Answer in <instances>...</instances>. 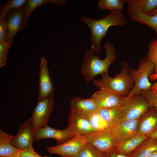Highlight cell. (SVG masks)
Here are the masks:
<instances>
[{
  "instance_id": "40",
  "label": "cell",
  "mask_w": 157,
  "mask_h": 157,
  "mask_svg": "<svg viewBox=\"0 0 157 157\" xmlns=\"http://www.w3.org/2000/svg\"><path fill=\"white\" fill-rule=\"evenodd\" d=\"M41 157H48L46 156H41Z\"/></svg>"
},
{
  "instance_id": "8",
  "label": "cell",
  "mask_w": 157,
  "mask_h": 157,
  "mask_svg": "<svg viewBox=\"0 0 157 157\" xmlns=\"http://www.w3.org/2000/svg\"><path fill=\"white\" fill-rule=\"evenodd\" d=\"M87 144L84 136L77 135L65 142L47 148L50 154H56L61 157H75Z\"/></svg>"
},
{
  "instance_id": "3",
  "label": "cell",
  "mask_w": 157,
  "mask_h": 157,
  "mask_svg": "<svg viewBox=\"0 0 157 157\" xmlns=\"http://www.w3.org/2000/svg\"><path fill=\"white\" fill-rule=\"evenodd\" d=\"M122 69L114 77L108 74L102 75L100 80L93 78L92 81L93 85L99 90H104L116 94L121 97L129 94L134 85V82L129 73L130 65L124 61L121 62Z\"/></svg>"
},
{
  "instance_id": "30",
  "label": "cell",
  "mask_w": 157,
  "mask_h": 157,
  "mask_svg": "<svg viewBox=\"0 0 157 157\" xmlns=\"http://www.w3.org/2000/svg\"><path fill=\"white\" fill-rule=\"evenodd\" d=\"M138 94H140L148 102L150 108L157 109V91L151 90H143Z\"/></svg>"
},
{
  "instance_id": "20",
  "label": "cell",
  "mask_w": 157,
  "mask_h": 157,
  "mask_svg": "<svg viewBox=\"0 0 157 157\" xmlns=\"http://www.w3.org/2000/svg\"><path fill=\"white\" fill-rule=\"evenodd\" d=\"M149 137L147 135H137L117 144V151L120 153L130 155L144 140Z\"/></svg>"
},
{
  "instance_id": "32",
  "label": "cell",
  "mask_w": 157,
  "mask_h": 157,
  "mask_svg": "<svg viewBox=\"0 0 157 157\" xmlns=\"http://www.w3.org/2000/svg\"><path fill=\"white\" fill-rule=\"evenodd\" d=\"M8 27L5 19H0V43L8 40Z\"/></svg>"
},
{
  "instance_id": "19",
  "label": "cell",
  "mask_w": 157,
  "mask_h": 157,
  "mask_svg": "<svg viewBox=\"0 0 157 157\" xmlns=\"http://www.w3.org/2000/svg\"><path fill=\"white\" fill-rule=\"evenodd\" d=\"M14 137L0 129V157H13L18 154L19 149L12 143Z\"/></svg>"
},
{
  "instance_id": "14",
  "label": "cell",
  "mask_w": 157,
  "mask_h": 157,
  "mask_svg": "<svg viewBox=\"0 0 157 157\" xmlns=\"http://www.w3.org/2000/svg\"><path fill=\"white\" fill-rule=\"evenodd\" d=\"M39 75V92L38 101L42 100L53 94L54 88L51 80L47 60L41 58Z\"/></svg>"
},
{
  "instance_id": "23",
  "label": "cell",
  "mask_w": 157,
  "mask_h": 157,
  "mask_svg": "<svg viewBox=\"0 0 157 157\" xmlns=\"http://www.w3.org/2000/svg\"><path fill=\"white\" fill-rule=\"evenodd\" d=\"M157 150V139L149 137L143 141L130 154L131 157H146Z\"/></svg>"
},
{
  "instance_id": "9",
  "label": "cell",
  "mask_w": 157,
  "mask_h": 157,
  "mask_svg": "<svg viewBox=\"0 0 157 157\" xmlns=\"http://www.w3.org/2000/svg\"><path fill=\"white\" fill-rule=\"evenodd\" d=\"M139 122V119L122 120L111 128L116 145L138 135Z\"/></svg>"
},
{
  "instance_id": "1",
  "label": "cell",
  "mask_w": 157,
  "mask_h": 157,
  "mask_svg": "<svg viewBox=\"0 0 157 157\" xmlns=\"http://www.w3.org/2000/svg\"><path fill=\"white\" fill-rule=\"evenodd\" d=\"M80 19L91 30L90 49L94 53H100L101 40L106 36L109 27L112 26H124L126 24V19L122 10H110L108 15L100 19L82 17Z\"/></svg>"
},
{
  "instance_id": "7",
  "label": "cell",
  "mask_w": 157,
  "mask_h": 157,
  "mask_svg": "<svg viewBox=\"0 0 157 157\" xmlns=\"http://www.w3.org/2000/svg\"><path fill=\"white\" fill-rule=\"evenodd\" d=\"M53 94L38 101L31 118L34 133L39 129L48 125L47 122L54 107Z\"/></svg>"
},
{
  "instance_id": "22",
  "label": "cell",
  "mask_w": 157,
  "mask_h": 157,
  "mask_svg": "<svg viewBox=\"0 0 157 157\" xmlns=\"http://www.w3.org/2000/svg\"><path fill=\"white\" fill-rule=\"evenodd\" d=\"M66 0H27L24 7V22L27 25L28 19L31 13L37 8L48 3L59 6L66 3Z\"/></svg>"
},
{
  "instance_id": "12",
  "label": "cell",
  "mask_w": 157,
  "mask_h": 157,
  "mask_svg": "<svg viewBox=\"0 0 157 157\" xmlns=\"http://www.w3.org/2000/svg\"><path fill=\"white\" fill-rule=\"evenodd\" d=\"M75 136L68 126L65 129L59 130L47 125L39 129L34 133L33 140L53 138L56 140L58 145L65 142Z\"/></svg>"
},
{
  "instance_id": "26",
  "label": "cell",
  "mask_w": 157,
  "mask_h": 157,
  "mask_svg": "<svg viewBox=\"0 0 157 157\" xmlns=\"http://www.w3.org/2000/svg\"><path fill=\"white\" fill-rule=\"evenodd\" d=\"M27 0H10L6 2L3 5H0V19L5 18L7 13L13 8L24 6Z\"/></svg>"
},
{
  "instance_id": "11",
  "label": "cell",
  "mask_w": 157,
  "mask_h": 157,
  "mask_svg": "<svg viewBox=\"0 0 157 157\" xmlns=\"http://www.w3.org/2000/svg\"><path fill=\"white\" fill-rule=\"evenodd\" d=\"M24 5L13 8L5 16L8 27V42L13 41L16 34L27 26L24 22Z\"/></svg>"
},
{
  "instance_id": "6",
  "label": "cell",
  "mask_w": 157,
  "mask_h": 157,
  "mask_svg": "<svg viewBox=\"0 0 157 157\" xmlns=\"http://www.w3.org/2000/svg\"><path fill=\"white\" fill-rule=\"evenodd\" d=\"M86 142L102 154L117 151L111 128L84 136Z\"/></svg>"
},
{
  "instance_id": "29",
  "label": "cell",
  "mask_w": 157,
  "mask_h": 157,
  "mask_svg": "<svg viewBox=\"0 0 157 157\" xmlns=\"http://www.w3.org/2000/svg\"><path fill=\"white\" fill-rule=\"evenodd\" d=\"M75 157H102V155L93 147L87 143Z\"/></svg>"
},
{
  "instance_id": "17",
  "label": "cell",
  "mask_w": 157,
  "mask_h": 157,
  "mask_svg": "<svg viewBox=\"0 0 157 157\" xmlns=\"http://www.w3.org/2000/svg\"><path fill=\"white\" fill-rule=\"evenodd\" d=\"M157 129V109L150 108L139 119L138 135H149Z\"/></svg>"
},
{
  "instance_id": "28",
  "label": "cell",
  "mask_w": 157,
  "mask_h": 157,
  "mask_svg": "<svg viewBox=\"0 0 157 157\" xmlns=\"http://www.w3.org/2000/svg\"><path fill=\"white\" fill-rule=\"evenodd\" d=\"M142 12L150 15L157 8V0H138Z\"/></svg>"
},
{
  "instance_id": "15",
  "label": "cell",
  "mask_w": 157,
  "mask_h": 157,
  "mask_svg": "<svg viewBox=\"0 0 157 157\" xmlns=\"http://www.w3.org/2000/svg\"><path fill=\"white\" fill-rule=\"evenodd\" d=\"M68 122V126L75 136H84L96 132L86 117L73 110H70Z\"/></svg>"
},
{
  "instance_id": "33",
  "label": "cell",
  "mask_w": 157,
  "mask_h": 157,
  "mask_svg": "<svg viewBox=\"0 0 157 157\" xmlns=\"http://www.w3.org/2000/svg\"><path fill=\"white\" fill-rule=\"evenodd\" d=\"M18 154L20 157H41V156L35 152L33 148L28 149H19Z\"/></svg>"
},
{
  "instance_id": "5",
  "label": "cell",
  "mask_w": 157,
  "mask_h": 157,
  "mask_svg": "<svg viewBox=\"0 0 157 157\" xmlns=\"http://www.w3.org/2000/svg\"><path fill=\"white\" fill-rule=\"evenodd\" d=\"M120 106L122 111V120L139 119L150 108L147 101L140 94L122 97Z\"/></svg>"
},
{
  "instance_id": "13",
  "label": "cell",
  "mask_w": 157,
  "mask_h": 157,
  "mask_svg": "<svg viewBox=\"0 0 157 157\" xmlns=\"http://www.w3.org/2000/svg\"><path fill=\"white\" fill-rule=\"evenodd\" d=\"M34 135L30 117L19 126L17 133L13 140L12 144L20 150L32 149Z\"/></svg>"
},
{
  "instance_id": "25",
  "label": "cell",
  "mask_w": 157,
  "mask_h": 157,
  "mask_svg": "<svg viewBox=\"0 0 157 157\" xmlns=\"http://www.w3.org/2000/svg\"><path fill=\"white\" fill-rule=\"evenodd\" d=\"M125 3L126 0H99L97 5L99 9L103 10H122Z\"/></svg>"
},
{
  "instance_id": "35",
  "label": "cell",
  "mask_w": 157,
  "mask_h": 157,
  "mask_svg": "<svg viewBox=\"0 0 157 157\" xmlns=\"http://www.w3.org/2000/svg\"><path fill=\"white\" fill-rule=\"evenodd\" d=\"M149 79L151 80L157 79V74H153L149 77ZM151 90L154 91H157V81L152 85Z\"/></svg>"
},
{
  "instance_id": "2",
  "label": "cell",
  "mask_w": 157,
  "mask_h": 157,
  "mask_svg": "<svg viewBox=\"0 0 157 157\" xmlns=\"http://www.w3.org/2000/svg\"><path fill=\"white\" fill-rule=\"evenodd\" d=\"M104 47L106 56L103 60H101L98 55L88 49L83 55L80 72L87 83L92 81L97 75L108 74L109 67L117 59L116 50L113 44L108 42L104 44Z\"/></svg>"
},
{
  "instance_id": "16",
  "label": "cell",
  "mask_w": 157,
  "mask_h": 157,
  "mask_svg": "<svg viewBox=\"0 0 157 157\" xmlns=\"http://www.w3.org/2000/svg\"><path fill=\"white\" fill-rule=\"evenodd\" d=\"M122 97L104 90L95 92L90 98L98 109L120 106Z\"/></svg>"
},
{
  "instance_id": "4",
  "label": "cell",
  "mask_w": 157,
  "mask_h": 157,
  "mask_svg": "<svg viewBox=\"0 0 157 157\" xmlns=\"http://www.w3.org/2000/svg\"><path fill=\"white\" fill-rule=\"evenodd\" d=\"M154 70L153 63L145 56L139 60L137 69H129V74L134 84L126 97H130L138 94L142 91L151 90L152 85L149 81V77Z\"/></svg>"
},
{
  "instance_id": "10",
  "label": "cell",
  "mask_w": 157,
  "mask_h": 157,
  "mask_svg": "<svg viewBox=\"0 0 157 157\" xmlns=\"http://www.w3.org/2000/svg\"><path fill=\"white\" fill-rule=\"evenodd\" d=\"M126 1L128 4L127 11L130 19L154 29L157 39V13L150 15L143 13L138 0H126Z\"/></svg>"
},
{
  "instance_id": "38",
  "label": "cell",
  "mask_w": 157,
  "mask_h": 157,
  "mask_svg": "<svg viewBox=\"0 0 157 157\" xmlns=\"http://www.w3.org/2000/svg\"><path fill=\"white\" fill-rule=\"evenodd\" d=\"M156 13H157V8H156L152 13H151L150 15H153Z\"/></svg>"
},
{
  "instance_id": "34",
  "label": "cell",
  "mask_w": 157,
  "mask_h": 157,
  "mask_svg": "<svg viewBox=\"0 0 157 157\" xmlns=\"http://www.w3.org/2000/svg\"><path fill=\"white\" fill-rule=\"evenodd\" d=\"M102 157H131L130 155H126L115 151L109 154H102Z\"/></svg>"
},
{
  "instance_id": "24",
  "label": "cell",
  "mask_w": 157,
  "mask_h": 157,
  "mask_svg": "<svg viewBox=\"0 0 157 157\" xmlns=\"http://www.w3.org/2000/svg\"><path fill=\"white\" fill-rule=\"evenodd\" d=\"M97 111L82 115L87 118L91 126L96 131H100L111 128L99 115Z\"/></svg>"
},
{
  "instance_id": "39",
  "label": "cell",
  "mask_w": 157,
  "mask_h": 157,
  "mask_svg": "<svg viewBox=\"0 0 157 157\" xmlns=\"http://www.w3.org/2000/svg\"><path fill=\"white\" fill-rule=\"evenodd\" d=\"M13 157H20L19 155H18V154L17 155L15 156H14Z\"/></svg>"
},
{
  "instance_id": "36",
  "label": "cell",
  "mask_w": 157,
  "mask_h": 157,
  "mask_svg": "<svg viewBox=\"0 0 157 157\" xmlns=\"http://www.w3.org/2000/svg\"><path fill=\"white\" fill-rule=\"evenodd\" d=\"M146 157H157V150L149 154Z\"/></svg>"
},
{
  "instance_id": "21",
  "label": "cell",
  "mask_w": 157,
  "mask_h": 157,
  "mask_svg": "<svg viewBox=\"0 0 157 157\" xmlns=\"http://www.w3.org/2000/svg\"><path fill=\"white\" fill-rule=\"evenodd\" d=\"M97 112L110 127L122 120V111L120 106L98 109Z\"/></svg>"
},
{
  "instance_id": "37",
  "label": "cell",
  "mask_w": 157,
  "mask_h": 157,
  "mask_svg": "<svg viewBox=\"0 0 157 157\" xmlns=\"http://www.w3.org/2000/svg\"><path fill=\"white\" fill-rule=\"evenodd\" d=\"M149 137L154 138L157 139V129L149 135Z\"/></svg>"
},
{
  "instance_id": "27",
  "label": "cell",
  "mask_w": 157,
  "mask_h": 157,
  "mask_svg": "<svg viewBox=\"0 0 157 157\" xmlns=\"http://www.w3.org/2000/svg\"><path fill=\"white\" fill-rule=\"evenodd\" d=\"M147 58L154 64L155 70L153 74H157V39H153L148 46Z\"/></svg>"
},
{
  "instance_id": "18",
  "label": "cell",
  "mask_w": 157,
  "mask_h": 157,
  "mask_svg": "<svg viewBox=\"0 0 157 157\" xmlns=\"http://www.w3.org/2000/svg\"><path fill=\"white\" fill-rule=\"evenodd\" d=\"M70 110L84 115L97 111L98 109L90 97L85 99L80 97H73L70 102Z\"/></svg>"
},
{
  "instance_id": "31",
  "label": "cell",
  "mask_w": 157,
  "mask_h": 157,
  "mask_svg": "<svg viewBox=\"0 0 157 157\" xmlns=\"http://www.w3.org/2000/svg\"><path fill=\"white\" fill-rule=\"evenodd\" d=\"M13 42L7 41L0 43V67L6 65L7 53Z\"/></svg>"
}]
</instances>
